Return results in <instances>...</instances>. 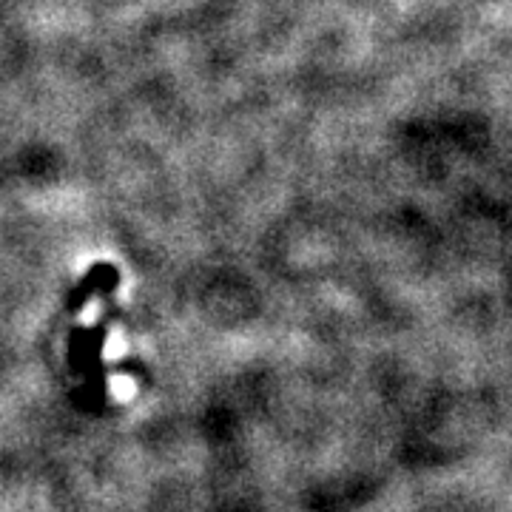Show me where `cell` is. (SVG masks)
<instances>
[{"label":"cell","instance_id":"obj_1","mask_svg":"<svg viewBox=\"0 0 512 512\" xmlns=\"http://www.w3.org/2000/svg\"><path fill=\"white\" fill-rule=\"evenodd\" d=\"M120 282V274H117V268L114 265H94L92 271L86 274V279L77 285L72 291V299H69V308L77 311V308H83L86 302H89V296L92 293H109L114 285Z\"/></svg>","mask_w":512,"mask_h":512}]
</instances>
